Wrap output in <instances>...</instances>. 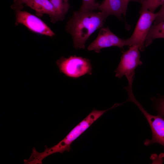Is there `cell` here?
I'll return each instance as SVG.
<instances>
[{
	"label": "cell",
	"mask_w": 164,
	"mask_h": 164,
	"mask_svg": "<svg viewBox=\"0 0 164 164\" xmlns=\"http://www.w3.org/2000/svg\"><path fill=\"white\" fill-rule=\"evenodd\" d=\"M107 17L101 11L79 9L74 12L65 29L72 36L74 48L84 49L86 41L95 31L103 27Z\"/></svg>",
	"instance_id": "1"
},
{
	"label": "cell",
	"mask_w": 164,
	"mask_h": 164,
	"mask_svg": "<svg viewBox=\"0 0 164 164\" xmlns=\"http://www.w3.org/2000/svg\"><path fill=\"white\" fill-rule=\"evenodd\" d=\"M115 104L110 108L103 110L94 109L82 121L75 126L67 135L56 145L50 148L46 146V149L42 152H37L36 156L40 162L46 157L56 153H63L65 151L69 152L71 149V143L86 131L90 126L105 112L116 107Z\"/></svg>",
	"instance_id": "2"
},
{
	"label": "cell",
	"mask_w": 164,
	"mask_h": 164,
	"mask_svg": "<svg viewBox=\"0 0 164 164\" xmlns=\"http://www.w3.org/2000/svg\"><path fill=\"white\" fill-rule=\"evenodd\" d=\"M139 50L137 46H130L129 49L122 54L118 65L114 71L116 77L121 78L123 76L126 77L128 85L124 87L125 90H132L135 70L137 66L142 64L140 60Z\"/></svg>",
	"instance_id": "3"
},
{
	"label": "cell",
	"mask_w": 164,
	"mask_h": 164,
	"mask_svg": "<svg viewBox=\"0 0 164 164\" xmlns=\"http://www.w3.org/2000/svg\"><path fill=\"white\" fill-rule=\"evenodd\" d=\"M56 63L60 71L67 76L77 78L92 73V67L88 59L76 55L68 58L62 57Z\"/></svg>",
	"instance_id": "4"
},
{
	"label": "cell",
	"mask_w": 164,
	"mask_h": 164,
	"mask_svg": "<svg viewBox=\"0 0 164 164\" xmlns=\"http://www.w3.org/2000/svg\"><path fill=\"white\" fill-rule=\"evenodd\" d=\"M140 13V16L132 34L126 40L127 46H137L140 50L143 51L145 47L146 37L157 14L147 10L143 11Z\"/></svg>",
	"instance_id": "5"
},
{
	"label": "cell",
	"mask_w": 164,
	"mask_h": 164,
	"mask_svg": "<svg viewBox=\"0 0 164 164\" xmlns=\"http://www.w3.org/2000/svg\"><path fill=\"white\" fill-rule=\"evenodd\" d=\"M132 102L135 104L145 115L151 128L152 138L151 140H145L144 145H149L151 144L158 143L164 147V118L158 114L152 115L148 113L135 98Z\"/></svg>",
	"instance_id": "6"
},
{
	"label": "cell",
	"mask_w": 164,
	"mask_h": 164,
	"mask_svg": "<svg viewBox=\"0 0 164 164\" xmlns=\"http://www.w3.org/2000/svg\"><path fill=\"white\" fill-rule=\"evenodd\" d=\"M127 46L126 39H122L113 33L108 27H102L96 38L88 46L89 51L98 53L102 49L113 46L123 49Z\"/></svg>",
	"instance_id": "7"
},
{
	"label": "cell",
	"mask_w": 164,
	"mask_h": 164,
	"mask_svg": "<svg viewBox=\"0 0 164 164\" xmlns=\"http://www.w3.org/2000/svg\"><path fill=\"white\" fill-rule=\"evenodd\" d=\"M15 24H23L32 31L50 36L54 32L42 20L36 16L21 9L16 10Z\"/></svg>",
	"instance_id": "8"
},
{
	"label": "cell",
	"mask_w": 164,
	"mask_h": 164,
	"mask_svg": "<svg viewBox=\"0 0 164 164\" xmlns=\"http://www.w3.org/2000/svg\"><path fill=\"white\" fill-rule=\"evenodd\" d=\"M25 4L35 10L37 15L42 16L44 14L49 15L53 23L60 21L50 0H28Z\"/></svg>",
	"instance_id": "9"
},
{
	"label": "cell",
	"mask_w": 164,
	"mask_h": 164,
	"mask_svg": "<svg viewBox=\"0 0 164 164\" xmlns=\"http://www.w3.org/2000/svg\"><path fill=\"white\" fill-rule=\"evenodd\" d=\"M98 10L107 16L113 15L120 19L121 18L122 14L125 16L126 14L122 0H104L100 4Z\"/></svg>",
	"instance_id": "10"
},
{
	"label": "cell",
	"mask_w": 164,
	"mask_h": 164,
	"mask_svg": "<svg viewBox=\"0 0 164 164\" xmlns=\"http://www.w3.org/2000/svg\"><path fill=\"white\" fill-rule=\"evenodd\" d=\"M157 38H164V21L151 26L145 39V47L150 45L154 39Z\"/></svg>",
	"instance_id": "11"
},
{
	"label": "cell",
	"mask_w": 164,
	"mask_h": 164,
	"mask_svg": "<svg viewBox=\"0 0 164 164\" xmlns=\"http://www.w3.org/2000/svg\"><path fill=\"white\" fill-rule=\"evenodd\" d=\"M132 1L138 2L141 4L140 12L147 10L154 12L158 7L164 4V0H132Z\"/></svg>",
	"instance_id": "12"
},
{
	"label": "cell",
	"mask_w": 164,
	"mask_h": 164,
	"mask_svg": "<svg viewBox=\"0 0 164 164\" xmlns=\"http://www.w3.org/2000/svg\"><path fill=\"white\" fill-rule=\"evenodd\" d=\"M55 9L60 21L64 18L69 8V5L68 2L64 0H50Z\"/></svg>",
	"instance_id": "13"
},
{
	"label": "cell",
	"mask_w": 164,
	"mask_h": 164,
	"mask_svg": "<svg viewBox=\"0 0 164 164\" xmlns=\"http://www.w3.org/2000/svg\"><path fill=\"white\" fill-rule=\"evenodd\" d=\"M82 4L80 9L93 11L98 10L100 4L96 2L95 0H82Z\"/></svg>",
	"instance_id": "14"
},
{
	"label": "cell",
	"mask_w": 164,
	"mask_h": 164,
	"mask_svg": "<svg viewBox=\"0 0 164 164\" xmlns=\"http://www.w3.org/2000/svg\"><path fill=\"white\" fill-rule=\"evenodd\" d=\"M156 100L155 108L159 114L164 117V97Z\"/></svg>",
	"instance_id": "15"
},
{
	"label": "cell",
	"mask_w": 164,
	"mask_h": 164,
	"mask_svg": "<svg viewBox=\"0 0 164 164\" xmlns=\"http://www.w3.org/2000/svg\"><path fill=\"white\" fill-rule=\"evenodd\" d=\"M157 16L155 20L154 25L157 24L164 21V4L159 11L156 13Z\"/></svg>",
	"instance_id": "16"
},
{
	"label": "cell",
	"mask_w": 164,
	"mask_h": 164,
	"mask_svg": "<svg viewBox=\"0 0 164 164\" xmlns=\"http://www.w3.org/2000/svg\"><path fill=\"white\" fill-rule=\"evenodd\" d=\"M28 0H14L13 3L12 7L16 10L21 9L23 7V5Z\"/></svg>",
	"instance_id": "17"
},
{
	"label": "cell",
	"mask_w": 164,
	"mask_h": 164,
	"mask_svg": "<svg viewBox=\"0 0 164 164\" xmlns=\"http://www.w3.org/2000/svg\"><path fill=\"white\" fill-rule=\"evenodd\" d=\"M132 0H122L124 9L125 12H126L127 9L129 2L132 1Z\"/></svg>",
	"instance_id": "18"
},
{
	"label": "cell",
	"mask_w": 164,
	"mask_h": 164,
	"mask_svg": "<svg viewBox=\"0 0 164 164\" xmlns=\"http://www.w3.org/2000/svg\"><path fill=\"white\" fill-rule=\"evenodd\" d=\"M65 1L67 2H68V1L69 0H64Z\"/></svg>",
	"instance_id": "19"
},
{
	"label": "cell",
	"mask_w": 164,
	"mask_h": 164,
	"mask_svg": "<svg viewBox=\"0 0 164 164\" xmlns=\"http://www.w3.org/2000/svg\"></svg>",
	"instance_id": "20"
}]
</instances>
